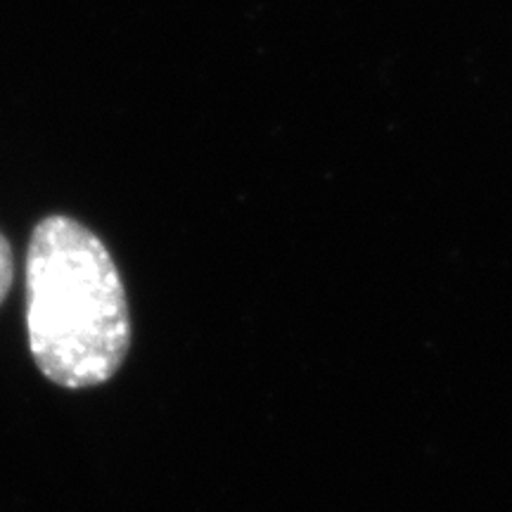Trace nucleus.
Listing matches in <instances>:
<instances>
[{"label": "nucleus", "mask_w": 512, "mask_h": 512, "mask_svg": "<svg viewBox=\"0 0 512 512\" xmlns=\"http://www.w3.org/2000/svg\"><path fill=\"white\" fill-rule=\"evenodd\" d=\"M27 332L36 366L67 389L107 382L131 347V316L114 259L91 228L69 216H46L31 233Z\"/></svg>", "instance_id": "obj_1"}, {"label": "nucleus", "mask_w": 512, "mask_h": 512, "mask_svg": "<svg viewBox=\"0 0 512 512\" xmlns=\"http://www.w3.org/2000/svg\"><path fill=\"white\" fill-rule=\"evenodd\" d=\"M12 280H15V256H12V247L8 238L0 233V304L8 297Z\"/></svg>", "instance_id": "obj_2"}]
</instances>
